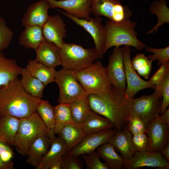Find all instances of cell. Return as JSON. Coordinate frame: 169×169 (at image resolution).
Here are the masks:
<instances>
[{
    "label": "cell",
    "instance_id": "cell-29",
    "mask_svg": "<svg viewBox=\"0 0 169 169\" xmlns=\"http://www.w3.org/2000/svg\"><path fill=\"white\" fill-rule=\"evenodd\" d=\"M26 68L45 86L54 81L57 72L55 68L47 66L35 59L29 60Z\"/></svg>",
    "mask_w": 169,
    "mask_h": 169
},
{
    "label": "cell",
    "instance_id": "cell-48",
    "mask_svg": "<svg viewBox=\"0 0 169 169\" xmlns=\"http://www.w3.org/2000/svg\"><path fill=\"white\" fill-rule=\"evenodd\" d=\"M49 169H62L60 160L52 165Z\"/></svg>",
    "mask_w": 169,
    "mask_h": 169
},
{
    "label": "cell",
    "instance_id": "cell-43",
    "mask_svg": "<svg viewBox=\"0 0 169 169\" xmlns=\"http://www.w3.org/2000/svg\"><path fill=\"white\" fill-rule=\"evenodd\" d=\"M159 68L150 78L148 81L156 86L169 71V62L167 61L162 63Z\"/></svg>",
    "mask_w": 169,
    "mask_h": 169
},
{
    "label": "cell",
    "instance_id": "cell-42",
    "mask_svg": "<svg viewBox=\"0 0 169 169\" xmlns=\"http://www.w3.org/2000/svg\"><path fill=\"white\" fill-rule=\"evenodd\" d=\"M132 141L136 151H141L146 150L148 143V139L145 132L133 135Z\"/></svg>",
    "mask_w": 169,
    "mask_h": 169
},
{
    "label": "cell",
    "instance_id": "cell-8",
    "mask_svg": "<svg viewBox=\"0 0 169 169\" xmlns=\"http://www.w3.org/2000/svg\"><path fill=\"white\" fill-rule=\"evenodd\" d=\"M161 99L155 89L151 95L131 99V113L142 120L146 129L152 121L159 117L162 104Z\"/></svg>",
    "mask_w": 169,
    "mask_h": 169
},
{
    "label": "cell",
    "instance_id": "cell-44",
    "mask_svg": "<svg viewBox=\"0 0 169 169\" xmlns=\"http://www.w3.org/2000/svg\"><path fill=\"white\" fill-rule=\"evenodd\" d=\"M13 157L14 153L10 146L0 141V157L2 160L4 162H9Z\"/></svg>",
    "mask_w": 169,
    "mask_h": 169
},
{
    "label": "cell",
    "instance_id": "cell-47",
    "mask_svg": "<svg viewBox=\"0 0 169 169\" xmlns=\"http://www.w3.org/2000/svg\"><path fill=\"white\" fill-rule=\"evenodd\" d=\"M161 152L164 156L166 159L169 162V142L161 150Z\"/></svg>",
    "mask_w": 169,
    "mask_h": 169
},
{
    "label": "cell",
    "instance_id": "cell-31",
    "mask_svg": "<svg viewBox=\"0 0 169 169\" xmlns=\"http://www.w3.org/2000/svg\"><path fill=\"white\" fill-rule=\"evenodd\" d=\"M20 74V82L25 91L33 97L41 99L45 85L32 75L26 68H23Z\"/></svg>",
    "mask_w": 169,
    "mask_h": 169
},
{
    "label": "cell",
    "instance_id": "cell-38",
    "mask_svg": "<svg viewBox=\"0 0 169 169\" xmlns=\"http://www.w3.org/2000/svg\"><path fill=\"white\" fill-rule=\"evenodd\" d=\"M88 169H110L105 162H101L95 151L81 156Z\"/></svg>",
    "mask_w": 169,
    "mask_h": 169
},
{
    "label": "cell",
    "instance_id": "cell-5",
    "mask_svg": "<svg viewBox=\"0 0 169 169\" xmlns=\"http://www.w3.org/2000/svg\"><path fill=\"white\" fill-rule=\"evenodd\" d=\"M76 74L78 81L87 95L104 92L112 85L105 67L99 61H96Z\"/></svg>",
    "mask_w": 169,
    "mask_h": 169
},
{
    "label": "cell",
    "instance_id": "cell-7",
    "mask_svg": "<svg viewBox=\"0 0 169 169\" xmlns=\"http://www.w3.org/2000/svg\"><path fill=\"white\" fill-rule=\"evenodd\" d=\"M76 73L63 67L57 71L54 82L59 90V103L69 104L87 95L78 81Z\"/></svg>",
    "mask_w": 169,
    "mask_h": 169
},
{
    "label": "cell",
    "instance_id": "cell-21",
    "mask_svg": "<svg viewBox=\"0 0 169 169\" xmlns=\"http://www.w3.org/2000/svg\"><path fill=\"white\" fill-rule=\"evenodd\" d=\"M51 141L47 136H43L36 139L28 150L26 162L36 167L49 149Z\"/></svg>",
    "mask_w": 169,
    "mask_h": 169
},
{
    "label": "cell",
    "instance_id": "cell-20",
    "mask_svg": "<svg viewBox=\"0 0 169 169\" xmlns=\"http://www.w3.org/2000/svg\"><path fill=\"white\" fill-rule=\"evenodd\" d=\"M35 51V59L44 65L53 68L62 65L60 48L45 38Z\"/></svg>",
    "mask_w": 169,
    "mask_h": 169
},
{
    "label": "cell",
    "instance_id": "cell-13",
    "mask_svg": "<svg viewBox=\"0 0 169 169\" xmlns=\"http://www.w3.org/2000/svg\"><path fill=\"white\" fill-rule=\"evenodd\" d=\"M107 75L112 84L122 92L125 93L126 80L121 48L115 47L105 67Z\"/></svg>",
    "mask_w": 169,
    "mask_h": 169
},
{
    "label": "cell",
    "instance_id": "cell-11",
    "mask_svg": "<svg viewBox=\"0 0 169 169\" xmlns=\"http://www.w3.org/2000/svg\"><path fill=\"white\" fill-rule=\"evenodd\" d=\"M91 11L94 15L103 16L110 21L120 22L129 19L131 11L119 0H92Z\"/></svg>",
    "mask_w": 169,
    "mask_h": 169
},
{
    "label": "cell",
    "instance_id": "cell-22",
    "mask_svg": "<svg viewBox=\"0 0 169 169\" xmlns=\"http://www.w3.org/2000/svg\"><path fill=\"white\" fill-rule=\"evenodd\" d=\"M51 147L44 157L37 169H49L53 164L60 160L68 151L67 146L59 136L56 137L51 143Z\"/></svg>",
    "mask_w": 169,
    "mask_h": 169
},
{
    "label": "cell",
    "instance_id": "cell-24",
    "mask_svg": "<svg viewBox=\"0 0 169 169\" xmlns=\"http://www.w3.org/2000/svg\"><path fill=\"white\" fill-rule=\"evenodd\" d=\"M19 119L5 115L0 116V141L14 146L18 129Z\"/></svg>",
    "mask_w": 169,
    "mask_h": 169
},
{
    "label": "cell",
    "instance_id": "cell-9",
    "mask_svg": "<svg viewBox=\"0 0 169 169\" xmlns=\"http://www.w3.org/2000/svg\"><path fill=\"white\" fill-rule=\"evenodd\" d=\"M59 10L75 23L82 27L90 34L94 40L95 52L99 58H102L104 54V50L107 33L105 26L102 24L100 17H90L89 20H87L75 17L65 12Z\"/></svg>",
    "mask_w": 169,
    "mask_h": 169
},
{
    "label": "cell",
    "instance_id": "cell-4",
    "mask_svg": "<svg viewBox=\"0 0 169 169\" xmlns=\"http://www.w3.org/2000/svg\"><path fill=\"white\" fill-rule=\"evenodd\" d=\"M43 136H48V132L36 111L28 117L19 119L14 144L17 151L23 156H27L31 144Z\"/></svg>",
    "mask_w": 169,
    "mask_h": 169
},
{
    "label": "cell",
    "instance_id": "cell-30",
    "mask_svg": "<svg viewBox=\"0 0 169 169\" xmlns=\"http://www.w3.org/2000/svg\"><path fill=\"white\" fill-rule=\"evenodd\" d=\"M96 151L110 169H123L124 163L123 158L110 143L107 142L100 146L96 149Z\"/></svg>",
    "mask_w": 169,
    "mask_h": 169
},
{
    "label": "cell",
    "instance_id": "cell-14",
    "mask_svg": "<svg viewBox=\"0 0 169 169\" xmlns=\"http://www.w3.org/2000/svg\"><path fill=\"white\" fill-rule=\"evenodd\" d=\"M169 124L159 117L149 125L145 133L148 139V143L145 151L160 152L169 143Z\"/></svg>",
    "mask_w": 169,
    "mask_h": 169
},
{
    "label": "cell",
    "instance_id": "cell-32",
    "mask_svg": "<svg viewBox=\"0 0 169 169\" xmlns=\"http://www.w3.org/2000/svg\"><path fill=\"white\" fill-rule=\"evenodd\" d=\"M150 13L155 15L157 18L156 24L151 30L147 31L148 34L155 33L159 28L164 23H169V8L166 0H156L153 1L149 8Z\"/></svg>",
    "mask_w": 169,
    "mask_h": 169
},
{
    "label": "cell",
    "instance_id": "cell-28",
    "mask_svg": "<svg viewBox=\"0 0 169 169\" xmlns=\"http://www.w3.org/2000/svg\"><path fill=\"white\" fill-rule=\"evenodd\" d=\"M36 111L46 128L48 137L52 141L56 137L54 107L52 106L48 100H41L37 107Z\"/></svg>",
    "mask_w": 169,
    "mask_h": 169
},
{
    "label": "cell",
    "instance_id": "cell-18",
    "mask_svg": "<svg viewBox=\"0 0 169 169\" xmlns=\"http://www.w3.org/2000/svg\"><path fill=\"white\" fill-rule=\"evenodd\" d=\"M50 8L46 0H39L31 4L22 18V25L24 27L37 25L43 27L48 18V11Z\"/></svg>",
    "mask_w": 169,
    "mask_h": 169
},
{
    "label": "cell",
    "instance_id": "cell-10",
    "mask_svg": "<svg viewBox=\"0 0 169 169\" xmlns=\"http://www.w3.org/2000/svg\"><path fill=\"white\" fill-rule=\"evenodd\" d=\"M121 49L127 85L125 93V96L128 99H132L141 90L146 88L155 89L156 86L142 79L134 69L131 58V46L124 45Z\"/></svg>",
    "mask_w": 169,
    "mask_h": 169
},
{
    "label": "cell",
    "instance_id": "cell-1",
    "mask_svg": "<svg viewBox=\"0 0 169 169\" xmlns=\"http://www.w3.org/2000/svg\"><path fill=\"white\" fill-rule=\"evenodd\" d=\"M87 96L91 110L109 119L118 131L126 127L132 103L124 93L111 85L104 92Z\"/></svg>",
    "mask_w": 169,
    "mask_h": 169
},
{
    "label": "cell",
    "instance_id": "cell-3",
    "mask_svg": "<svg viewBox=\"0 0 169 169\" xmlns=\"http://www.w3.org/2000/svg\"><path fill=\"white\" fill-rule=\"evenodd\" d=\"M137 23L130 19L120 22L109 21L106 23V37L104 48L105 54L110 48L124 45L134 47L136 50H142L146 44L137 38L135 30Z\"/></svg>",
    "mask_w": 169,
    "mask_h": 169
},
{
    "label": "cell",
    "instance_id": "cell-36",
    "mask_svg": "<svg viewBox=\"0 0 169 169\" xmlns=\"http://www.w3.org/2000/svg\"><path fill=\"white\" fill-rule=\"evenodd\" d=\"M159 95L162 98L160 114H162L169 105V71L156 86Z\"/></svg>",
    "mask_w": 169,
    "mask_h": 169
},
{
    "label": "cell",
    "instance_id": "cell-25",
    "mask_svg": "<svg viewBox=\"0 0 169 169\" xmlns=\"http://www.w3.org/2000/svg\"><path fill=\"white\" fill-rule=\"evenodd\" d=\"M22 69L14 59L7 58L0 52V87L17 78Z\"/></svg>",
    "mask_w": 169,
    "mask_h": 169
},
{
    "label": "cell",
    "instance_id": "cell-40",
    "mask_svg": "<svg viewBox=\"0 0 169 169\" xmlns=\"http://www.w3.org/2000/svg\"><path fill=\"white\" fill-rule=\"evenodd\" d=\"M146 50L152 53L153 54L147 57L153 60H157V65L160 66L162 63L169 60V46L163 48L156 49L149 47H146Z\"/></svg>",
    "mask_w": 169,
    "mask_h": 169
},
{
    "label": "cell",
    "instance_id": "cell-45",
    "mask_svg": "<svg viewBox=\"0 0 169 169\" xmlns=\"http://www.w3.org/2000/svg\"><path fill=\"white\" fill-rule=\"evenodd\" d=\"M13 163L11 161L6 162L3 161L0 157V169H13Z\"/></svg>",
    "mask_w": 169,
    "mask_h": 169
},
{
    "label": "cell",
    "instance_id": "cell-19",
    "mask_svg": "<svg viewBox=\"0 0 169 169\" xmlns=\"http://www.w3.org/2000/svg\"><path fill=\"white\" fill-rule=\"evenodd\" d=\"M107 142L120 153L124 161L131 158L136 151L132 142V134L126 127L121 131H117Z\"/></svg>",
    "mask_w": 169,
    "mask_h": 169
},
{
    "label": "cell",
    "instance_id": "cell-17",
    "mask_svg": "<svg viewBox=\"0 0 169 169\" xmlns=\"http://www.w3.org/2000/svg\"><path fill=\"white\" fill-rule=\"evenodd\" d=\"M66 24L60 16L55 14L49 16L42 29L44 38L60 48L66 36Z\"/></svg>",
    "mask_w": 169,
    "mask_h": 169
},
{
    "label": "cell",
    "instance_id": "cell-6",
    "mask_svg": "<svg viewBox=\"0 0 169 169\" xmlns=\"http://www.w3.org/2000/svg\"><path fill=\"white\" fill-rule=\"evenodd\" d=\"M63 67L76 72L90 65L99 58L94 49L64 42L60 48Z\"/></svg>",
    "mask_w": 169,
    "mask_h": 169
},
{
    "label": "cell",
    "instance_id": "cell-37",
    "mask_svg": "<svg viewBox=\"0 0 169 169\" xmlns=\"http://www.w3.org/2000/svg\"><path fill=\"white\" fill-rule=\"evenodd\" d=\"M14 34L13 32L7 25L4 18L0 16V53L9 47Z\"/></svg>",
    "mask_w": 169,
    "mask_h": 169
},
{
    "label": "cell",
    "instance_id": "cell-41",
    "mask_svg": "<svg viewBox=\"0 0 169 169\" xmlns=\"http://www.w3.org/2000/svg\"><path fill=\"white\" fill-rule=\"evenodd\" d=\"M79 157L70 156L67 153L64 154L60 159L62 169H83V164Z\"/></svg>",
    "mask_w": 169,
    "mask_h": 169
},
{
    "label": "cell",
    "instance_id": "cell-34",
    "mask_svg": "<svg viewBox=\"0 0 169 169\" xmlns=\"http://www.w3.org/2000/svg\"><path fill=\"white\" fill-rule=\"evenodd\" d=\"M55 118V134H58L66 125L75 124L72 118L69 103H60L54 107Z\"/></svg>",
    "mask_w": 169,
    "mask_h": 169
},
{
    "label": "cell",
    "instance_id": "cell-26",
    "mask_svg": "<svg viewBox=\"0 0 169 169\" xmlns=\"http://www.w3.org/2000/svg\"><path fill=\"white\" fill-rule=\"evenodd\" d=\"M81 126L83 131L87 134L114 128L113 124L109 119L92 110Z\"/></svg>",
    "mask_w": 169,
    "mask_h": 169
},
{
    "label": "cell",
    "instance_id": "cell-49",
    "mask_svg": "<svg viewBox=\"0 0 169 169\" xmlns=\"http://www.w3.org/2000/svg\"><path fill=\"white\" fill-rule=\"evenodd\" d=\"M143 0L145 1H147V0Z\"/></svg>",
    "mask_w": 169,
    "mask_h": 169
},
{
    "label": "cell",
    "instance_id": "cell-46",
    "mask_svg": "<svg viewBox=\"0 0 169 169\" xmlns=\"http://www.w3.org/2000/svg\"><path fill=\"white\" fill-rule=\"evenodd\" d=\"M160 118L165 122L169 124V107L168 106L163 113L159 115Z\"/></svg>",
    "mask_w": 169,
    "mask_h": 169
},
{
    "label": "cell",
    "instance_id": "cell-39",
    "mask_svg": "<svg viewBox=\"0 0 169 169\" xmlns=\"http://www.w3.org/2000/svg\"><path fill=\"white\" fill-rule=\"evenodd\" d=\"M126 127L132 135L145 132L146 129L142 120L136 115L131 113L128 116Z\"/></svg>",
    "mask_w": 169,
    "mask_h": 169
},
{
    "label": "cell",
    "instance_id": "cell-2",
    "mask_svg": "<svg viewBox=\"0 0 169 169\" xmlns=\"http://www.w3.org/2000/svg\"><path fill=\"white\" fill-rule=\"evenodd\" d=\"M41 100L27 93L17 77L0 87V116L28 117L36 111Z\"/></svg>",
    "mask_w": 169,
    "mask_h": 169
},
{
    "label": "cell",
    "instance_id": "cell-12",
    "mask_svg": "<svg viewBox=\"0 0 169 169\" xmlns=\"http://www.w3.org/2000/svg\"><path fill=\"white\" fill-rule=\"evenodd\" d=\"M143 167L168 169L169 164L160 152L136 151L131 158L124 161L123 169H137Z\"/></svg>",
    "mask_w": 169,
    "mask_h": 169
},
{
    "label": "cell",
    "instance_id": "cell-23",
    "mask_svg": "<svg viewBox=\"0 0 169 169\" xmlns=\"http://www.w3.org/2000/svg\"><path fill=\"white\" fill-rule=\"evenodd\" d=\"M19 38V44L25 49L36 51L44 40L42 27L37 25L25 27Z\"/></svg>",
    "mask_w": 169,
    "mask_h": 169
},
{
    "label": "cell",
    "instance_id": "cell-35",
    "mask_svg": "<svg viewBox=\"0 0 169 169\" xmlns=\"http://www.w3.org/2000/svg\"><path fill=\"white\" fill-rule=\"evenodd\" d=\"M153 61L141 53L136 54L131 60L135 69L140 75L146 79H148L150 75Z\"/></svg>",
    "mask_w": 169,
    "mask_h": 169
},
{
    "label": "cell",
    "instance_id": "cell-27",
    "mask_svg": "<svg viewBox=\"0 0 169 169\" xmlns=\"http://www.w3.org/2000/svg\"><path fill=\"white\" fill-rule=\"evenodd\" d=\"M57 134L66 145L68 151L79 144L88 135L81 125L75 124L65 125Z\"/></svg>",
    "mask_w": 169,
    "mask_h": 169
},
{
    "label": "cell",
    "instance_id": "cell-33",
    "mask_svg": "<svg viewBox=\"0 0 169 169\" xmlns=\"http://www.w3.org/2000/svg\"><path fill=\"white\" fill-rule=\"evenodd\" d=\"M69 104L74 122L81 126L91 110L87 96Z\"/></svg>",
    "mask_w": 169,
    "mask_h": 169
},
{
    "label": "cell",
    "instance_id": "cell-16",
    "mask_svg": "<svg viewBox=\"0 0 169 169\" xmlns=\"http://www.w3.org/2000/svg\"><path fill=\"white\" fill-rule=\"evenodd\" d=\"M50 8H59L75 17L89 20L92 0H46Z\"/></svg>",
    "mask_w": 169,
    "mask_h": 169
},
{
    "label": "cell",
    "instance_id": "cell-15",
    "mask_svg": "<svg viewBox=\"0 0 169 169\" xmlns=\"http://www.w3.org/2000/svg\"><path fill=\"white\" fill-rule=\"evenodd\" d=\"M115 128L100 132L88 134L77 145L67 153L78 157L95 151L99 146L107 142L117 132Z\"/></svg>",
    "mask_w": 169,
    "mask_h": 169
}]
</instances>
